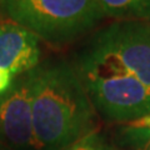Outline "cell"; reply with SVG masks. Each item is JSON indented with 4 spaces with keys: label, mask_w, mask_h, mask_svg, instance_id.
I'll list each match as a JSON object with an SVG mask.
<instances>
[{
    "label": "cell",
    "mask_w": 150,
    "mask_h": 150,
    "mask_svg": "<svg viewBox=\"0 0 150 150\" xmlns=\"http://www.w3.org/2000/svg\"><path fill=\"white\" fill-rule=\"evenodd\" d=\"M129 125H135V126H146V128H150V114L144 116V118L139 119L137 121H134V123H131Z\"/></svg>",
    "instance_id": "obj_10"
},
{
    "label": "cell",
    "mask_w": 150,
    "mask_h": 150,
    "mask_svg": "<svg viewBox=\"0 0 150 150\" xmlns=\"http://www.w3.org/2000/svg\"><path fill=\"white\" fill-rule=\"evenodd\" d=\"M0 145L10 150H39L31 110L29 73L18 75L0 94Z\"/></svg>",
    "instance_id": "obj_4"
},
{
    "label": "cell",
    "mask_w": 150,
    "mask_h": 150,
    "mask_svg": "<svg viewBox=\"0 0 150 150\" xmlns=\"http://www.w3.org/2000/svg\"><path fill=\"white\" fill-rule=\"evenodd\" d=\"M105 16L118 20H150V0H96Z\"/></svg>",
    "instance_id": "obj_6"
},
{
    "label": "cell",
    "mask_w": 150,
    "mask_h": 150,
    "mask_svg": "<svg viewBox=\"0 0 150 150\" xmlns=\"http://www.w3.org/2000/svg\"><path fill=\"white\" fill-rule=\"evenodd\" d=\"M63 150H115V146L99 129H94Z\"/></svg>",
    "instance_id": "obj_8"
},
{
    "label": "cell",
    "mask_w": 150,
    "mask_h": 150,
    "mask_svg": "<svg viewBox=\"0 0 150 150\" xmlns=\"http://www.w3.org/2000/svg\"><path fill=\"white\" fill-rule=\"evenodd\" d=\"M115 150H150V128L125 125L116 131Z\"/></svg>",
    "instance_id": "obj_7"
},
{
    "label": "cell",
    "mask_w": 150,
    "mask_h": 150,
    "mask_svg": "<svg viewBox=\"0 0 150 150\" xmlns=\"http://www.w3.org/2000/svg\"><path fill=\"white\" fill-rule=\"evenodd\" d=\"M14 79H15V76L13 74H10L4 69H0V94L5 93L11 86Z\"/></svg>",
    "instance_id": "obj_9"
},
{
    "label": "cell",
    "mask_w": 150,
    "mask_h": 150,
    "mask_svg": "<svg viewBox=\"0 0 150 150\" xmlns=\"http://www.w3.org/2000/svg\"><path fill=\"white\" fill-rule=\"evenodd\" d=\"M40 58L39 38L15 23L0 21V69L18 76L36 68Z\"/></svg>",
    "instance_id": "obj_5"
},
{
    "label": "cell",
    "mask_w": 150,
    "mask_h": 150,
    "mask_svg": "<svg viewBox=\"0 0 150 150\" xmlns=\"http://www.w3.org/2000/svg\"><path fill=\"white\" fill-rule=\"evenodd\" d=\"M0 150H10V149H8V148H5V146H1V145H0Z\"/></svg>",
    "instance_id": "obj_11"
},
{
    "label": "cell",
    "mask_w": 150,
    "mask_h": 150,
    "mask_svg": "<svg viewBox=\"0 0 150 150\" xmlns=\"http://www.w3.org/2000/svg\"><path fill=\"white\" fill-rule=\"evenodd\" d=\"M39 150H63L96 129L94 109L73 63L45 60L29 71Z\"/></svg>",
    "instance_id": "obj_2"
},
{
    "label": "cell",
    "mask_w": 150,
    "mask_h": 150,
    "mask_svg": "<svg viewBox=\"0 0 150 150\" xmlns=\"http://www.w3.org/2000/svg\"><path fill=\"white\" fill-rule=\"evenodd\" d=\"M0 18L60 46L89 34L105 15L96 0H0Z\"/></svg>",
    "instance_id": "obj_3"
},
{
    "label": "cell",
    "mask_w": 150,
    "mask_h": 150,
    "mask_svg": "<svg viewBox=\"0 0 150 150\" xmlns=\"http://www.w3.org/2000/svg\"><path fill=\"white\" fill-rule=\"evenodd\" d=\"M73 65L104 120L128 125L150 114V25L118 20L103 28Z\"/></svg>",
    "instance_id": "obj_1"
}]
</instances>
